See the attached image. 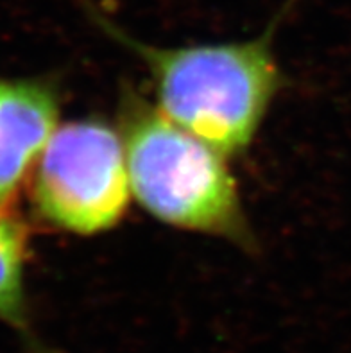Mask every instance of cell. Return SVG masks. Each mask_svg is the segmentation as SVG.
I'll return each mask as SVG.
<instances>
[{
  "instance_id": "obj_1",
  "label": "cell",
  "mask_w": 351,
  "mask_h": 353,
  "mask_svg": "<svg viewBox=\"0 0 351 353\" xmlns=\"http://www.w3.org/2000/svg\"><path fill=\"white\" fill-rule=\"evenodd\" d=\"M81 4L104 34L146 65L163 115L224 157L249 148L283 85L272 38L296 0H289L254 40L174 49L134 40L90 0H81Z\"/></svg>"
},
{
  "instance_id": "obj_2",
  "label": "cell",
  "mask_w": 351,
  "mask_h": 353,
  "mask_svg": "<svg viewBox=\"0 0 351 353\" xmlns=\"http://www.w3.org/2000/svg\"><path fill=\"white\" fill-rule=\"evenodd\" d=\"M131 192L156 219L251 250L239 185L224 154L167 115L129 97L122 119Z\"/></svg>"
},
{
  "instance_id": "obj_3",
  "label": "cell",
  "mask_w": 351,
  "mask_h": 353,
  "mask_svg": "<svg viewBox=\"0 0 351 353\" xmlns=\"http://www.w3.org/2000/svg\"><path fill=\"white\" fill-rule=\"evenodd\" d=\"M122 134L97 119L72 121L54 131L32 172V203L52 226L77 235L113 228L129 205Z\"/></svg>"
},
{
  "instance_id": "obj_4",
  "label": "cell",
  "mask_w": 351,
  "mask_h": 353,
  "mask_svg": "<svg viewBox=\"0 0 351 353\" xmlns=\"http://www.w3.org/2000/svg\"><path fill=\"white\" fill-rule=\"evenodd\" d=\"M59 95L50 83L0 79V208H8L54 131Z\"/></svg>"
},
{
  "instance_id": "obj_5",
  "label": "cell",
  "mask_w": 351,
  "mask_h": 353,
  "mask_svg": "<svg viewBox=\"0 0 351 353\" xmlns=\"http://www.w3.org/2000/svg\"><path fill=\"white\" fill-rule=\"evenodd\" d=\"M27 232L8 208H0V321L27 337V343L38 353V343L32 341L29 312H27L26 273Z\"/></svg>"
}]
</instances>
